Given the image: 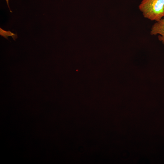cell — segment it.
<instances>
[{
    "label": "cell",
    "instance_id": "cell-1",
    "mask_svg": "<svg viewBox=\"0 0 164 164\" xmlns=\"http://www.w3.org/2000/svg\"><path fill=\"white\" fill-rule=\"evenodd\" d=\"M138 9L145 18L158 21L164 17V0H142Z\"/></svg>",
    "mask_w": 164,
    "mask_h": 164
},
{
    "label": "cell",
    "instance_id": "cell-2",
    "mask_svg": "<svg viewBox=\"0 0 164 164\" xmlns=\"http://www.w3.org/2000/svg\"><path fill=\"white\" fill-rule=\"evenodd\" d=\"M150 34L152 36L158 35L159 40L164 44V17L152 25Z\"/></svg>",
    "mask_w": 164,
    "mask_h": 164
},
{
    "label": "cell",
    "instance_id": "cell-3",
    "mask_svg": "<svg viewBox=\"0 0 164 164\" xmlns=\"http://www.w3.org/2000/svg\"><path fill=\"white\" fill-rule=\"evenodd\" d=\"M6 1V3H7V4L8 5V6L9 8V9L10 11L11 12H12L11 11V10L10 9V8H9V0H5Z\"/></svg>",
    "mask_w": 164,
    "mask_h": 164
}]
</instances>
